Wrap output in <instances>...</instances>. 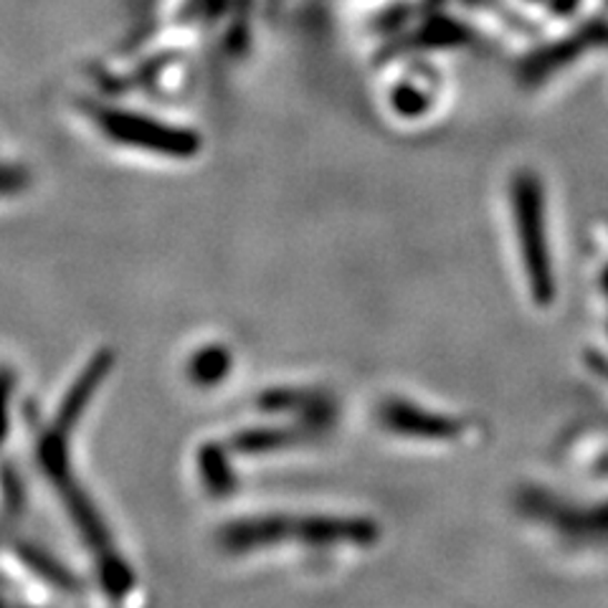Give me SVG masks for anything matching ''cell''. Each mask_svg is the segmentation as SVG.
Segmentation results:
<instances>
[{
	"instance_id": "52a82bcc",
	"label": "cell",
	"mask_w": 608,
	"mask_h": 608,
	"mask_svg": "<svg viewBox=\"0 0 608 608\" xmlns=\"http://www.w3.org/2000/svg\"><path fill=\"white\" fill-rule=\"evenodd\" d=\"M18 556L29 563L36 574L47 578L49 584L64 588V591H77V578L71 576L69 570L61 566V563H57L51 556H47V553H43L41 548H36V545H29V543H21V550H18Z\"/></svg>"
},
{
	"instance_id": "5b68a950",
	"label": "cell",
	"mask_w": 608,
	"mask_h": 608,
	"mask_svg": "<svg viewBox=\"0 0 608 608\" xmlns=\"http://www.w3.org/2000/svg\"><path fill=\"white\" fill-rule=\"evenodd\" d=\"M378 422L383 428L408 436V439H428V442H449L462 434V424L449 416L432 414V411L416 408L408 401H383L378 408Z\"/></svg>"
},
{
	"instance_id": "277c9868",
	"label": "cell",
	"mask_w": 608,
	"mask_h": 608,
	"mask_svg": "<svg viewBox=\"0 0 608 608\" xmlns=\"http://www.w3.org/2000/svg\"><path fill=\"white\" fill-rule=\"evenodd\" d=\"M515 221H517V241L525 266L530 270L533 297L545 302L553 297L550 264H545V244H543V209L538 183L530 175H523L515 181Z\"/></svg>"
},
{
	"instance_id": "7a4b0ae2",
	"label": "cell",
	"mask_w": 608,
	"mask_h": 608,
	"mask_svg": "<svg viewBox=\"0 0 608 608\" xmlns=\"http://www.w3.org/2000/svg\"><path fill=\"white\" fill-rule=\"evenodd\" d=\"M378 525L365 517L325 515H266L236 520L221 530V545L231 553L262 550L280 543H304L315 548L330 545H371Z\"/></svg>"
},
{
	"instance_id": "9c48e42d",
	"label": "cell",
	"mask_w": 608,
	"mask_h": 608,
	"mask_svg": "<svg viewBox=\"0 0 608 608\" xmlns=\"http://www.w3.org/2000/svg\"><path fill=\"white\" fill-rule=\"evenodd\" d=\"M229 353L221 351V347H209V351H201L191 361V375L195 383H203V386H211V383L221 381L223 375L229 373Z\"/></svg>"
},
{
	"instance_id": "8992f818",
	"label": "cell",
	"mask_w": 608,
	"mask_h": 608,
	"mask_svg": "<svg viewBox=\"0 0 608 608\" xmlns=\"http://www.w3.org/2000/svg\"><path fill=\"white\" fill-rule=\"evenodd\" d=\"M114 365V355L110 351H100L97 353L92 361L87 363V368L82 371V375L71 383V388L67 391L64 396V404H61L57 418L49 426L59 428V432H64L71 436V432H74V426L79 424V418L84 416V411L89 408V401L94 398L97 388L102 386L107 375H110Z\"/></svg>"
},
{
	"instance_id": "6da1fadb",
	"label": "cell",
	"mask_w": 608,
	"mask_h": 608,
	"mask_svg": "<svg viewBox=\"0 0 608 608\" xmlns=\"http://www.w3.org/2000/svg\"><path fill=\"white\" fill-rule=\"evenodd\" d=\"M39 462L43 472H47L49 482L57 489V495L64 499V507L71 517V523L82 535L89 553L97 563L100 578L107 591L112 596H124L135 586V576L124 558H120L118 548H114L112 535L107 533V525L102 520L100 509L94 507L87 492L79 487L77 474L71 472L69 462V434L59 432V428L49 426L39 439Z\"/></svg>"
},
{
	"instance_id": "30bf717a",
	"label": "cell",
	"mask_w": 608,
	"mask_h": 608,
	"mask_svg": "<svg viewBox=\"0 0 608 608\" xmlns=\"http://www.w3.org/2000/svg\"><path fill=\"white\" fill-rule=\"evenodd\" d=\"M219 459L213 462V454H211V446L209 449L201 452V472H203V479L209 482V487L213 492H219V495H223V492H229L231 487V472L226 467V462H223V452L219 449Z\"/></svg>"
},
{
	"instance_id": "ba28073f",
	"label": "cell",
	"mask_w": 608,
	"mask_h": 608,
	"mask_svg": "<svg viewBox=\"0 0 608 608\" xmlns=\"http://www.w3.org/2000/svg\"><path fill=\"white\" fill-rule=\"evenodd\" d=\"M300 436L302 434L290 432V428H259V432L239 434L234 439V449L246 452V454L274 452V449H284V446L300 442Z\"/></svg>"
},
{
	"instance_id": "3957f363",
	"label": "cell",
	"mask_w": 608,
	"mask_h": 608,
	"mask_svg": "<svg viewBox=\"0 0 608 608\" xmlns=\"http://www.w3.org/2000/svg\"><path fill=\"white\" fill-rule=\"evenodd\" d=\"M92 120L107 138L124 148H135L165 158H193L201 150V138L193 130L173 128L124 110H110V107H94Z\"/></svg>"
}]
</instances>
